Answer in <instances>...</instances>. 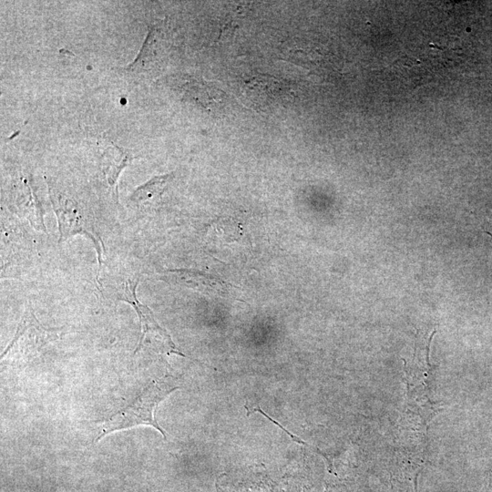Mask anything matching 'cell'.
<instances>
[{"label": "cell", "mask_w": 492, "mask_h": 492, "mask_svg": "<svg viewBox=\"0 0 492 492\" xmlns=\"http://www.w3.org/2000/svg\"><path fill=\"white\" fill-rule=\"evenodd\" d=\"M171 174L152 178L144 185L139 186L132 194V199L142 201L159 196L165 189Z\"/></svg>", "instance_id": "5b68a950"}, {"label": "cell", "mask_w": 492, "mask_h": 492, "mask_svg": "<svg viewBox=\"0 0 492 492\" xmlns=\"http://www.w3.org/2000/svg\"><path fill=\"white\" fill-rule=\"evenodd\" d=\"M487 492H492V475L489 477V483L487 485Z\"/></svg>", "instance_id": "8992f818"}, {"label": "cell", "mask_w": 492, "mask_h": 492, "mask_svg": "<svg viewBox=\"0 0 492 492\" xmlns=\"http://www.w3.org/2000/svg\"><path fill=\"white\" fill-rule=\"evenodd\" d=\"M51 203L54 207L55 212L58 219L60 238H67V236L76 233H85L90 237L95 245H97V241L94 239V236L89 233L84 227L81 220V217L77 215V209H76L75 203L70 200H57L49 193Z\"/></svg>", "instance_id": "277c9868"}, {"label": "cell", "mask_w": 492, "mask_h": 492, "mask_svg": "<svg viewBox=\"0 0 492 492\" xmlns=\"http://www.w3.org/2000/svg\"><path fill=\"white\" fill-rule=\"evenodd\" d=\"M289 88L282 81L260 75L245 81L243 93L253 107L261 109L282 103L289 96Z\"/></svg>", "instance_id": "3957f363"}, {"label": "cell", "mask_w": 492, "mask_h": 492, "mask_svg": "<svg viewBox=\"0 0 492 492\" xmlns=\"http://www.w3.org/2000/svg\"><path fill=\"white\" fill-rule=\"evenodd\" d=\"M177 388L167 381L152 382L131 405L105 421L97 441L111 432L138 425H151L166 438L165 431L155 420V410L159 402Z\"/></svg>", "instance_id": "6da1fadb"}, {"label": "cell", "mask_w": 492, "mask_h": 492, "mask_svg": "<svg viewBox=\"0 0 492 492\" xmlns=\"http://www.w3.org/2000/svg\"><path fill=\"white\" fill-rule=\"evenodd\" d=\"M138 281L128 280L124 287V292L120 300L131 304L136 310L142 327V334L138 346L135 353L140 350L146 336H149L154 342L159 343L160 351L166 354H177L184 356L173 343L170 336L155 321L151 311L144 304L140 303L136 296V287Z\"/></svg>", "instance_id": "7a4b0ae2"}]
</instances>
